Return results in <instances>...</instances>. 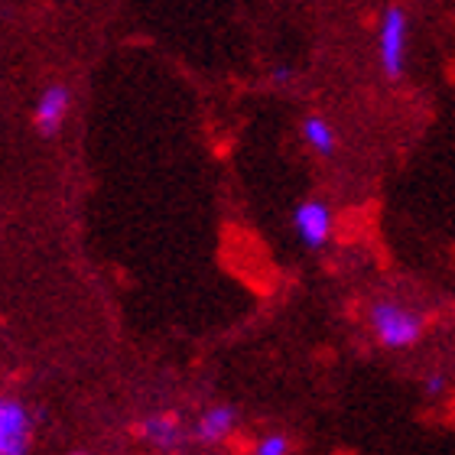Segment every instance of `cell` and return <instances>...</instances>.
<instances>
[{"label":"cell","instance_id":"obj_1","mask_svg":"<svg viewBox=\"0 0 455 455\" xmlns=\"http://www.w3.org/2000/svg\"><path fill=\"white\" fill-rule=\"evenodd\" d=\"M368 325L374 339L390 351L410 348L423 339V315L417 309H410L403 303H394V299H378V303L368 309Z\"/></svg>","mask_w":455,"mask_h":455},{"label":"cell","instance_id":"obj_2","mask_svg":"<svg viewBox=\"0 0 455 455\" xmlns=\"http://www.w3.org/2000/svg\"><path fill=\"white\" fill-rule=\"evenodd\" d=\"M407 43H410V17L403 7H387L378 23V59L387 78L403 76L407 66Z\"/></svg>","mask_w":455,"mask_h":455},{"label":"cell","instance_id":"obj_3","mask_svg":"<svg viewBox=\"0 0 455 455\" xmlns=\"http://www.w3.org/2000/svg\"><path fill=\"white\" fill-rule=\"evenodd\" d=\"M36 433L33 410L13 394H0V455H29Z\"/></svg>","mask_w":455,"mask_h":455},{"label":"cell","instance_id":"obj_4","mask_svg":"<svg viewBox=\"0 0 455 455\" xmlns=\"http://www.w3.org/2000/svg\"><path fill=\"white\" fill-rule=\"evenodd\" d=\"M293 228H296V235H299V241H303L309 251H319V247H325L329 237H332V209H329L323 199L299 202L293 212Z\"/></svg>","mask_w":455,"mask_h":455},{"label":"cell","instance_id":"obj_5","mask_svg":"<svg viewBox=\"0 0 455 455\" xmlns=\"http://www.w3.org/2000/svg\"><path fill=\"white\" fill-rule=\"evenodd\" d=\"M68 108H72V92H68L62 82L46 85L43 88V95H39L36 108H33V124H36V131L43 133V137H56L68 117Z\"/></svg>","mask_w":455,"mask_h":455},{"label":"cell","instance_id":"obj_6","mask_svg":"<svg viewBox=\"0 0 455 455\" xmlns=\"http://www.w3.org/2000/svg\"><path fill=\"white\" fill-rule=\"evenodd\" d=\"M137 436H140L143 446L172 452V449H180L186 429H182V419L176 413H150L137 423Z\"/></svg>","mask_w":455,"mask_h":455},{"label":"cell","instance_id":"obj_7","mask_svg":"<svg viewBox=\"0 0 455 455\" xmlns=\"http://www.w3.org/2000/svg\"><path fill=\"white\" fill-rule=\"evenodd\" d=\"M237 427V410L228 407V403H215L199 417V423L192 427V439L196 443H205V446H215V443H225Z\"/></svg>","mask_w":455,"mask_h":455},{"label":"cell","instance_id":"obj_8","mask_svg":"<svg viewBox=\"0 0 455 455\" xmlns=\"http://www.w3.org/2000/svg\"><path fill=\"white\" fill-rule=\"evenodd\" d=\"M299 133H303V143L315 156H335V150H339V133H335L332 124L325 121V117H319V114H309V117L299 124Z\"/></svg>","mask_w":455,"mask_h":455},{"label":"cell","instance_id":"obj_9","mask_svg":"<svg viewBox=\"0 0 455 455\" xmlns=\"http://www.w3.org/2000/svg\"><path fill=\"white\" fill-rule=\"evenodd\" d=\"M254 455H290V439L283 433H267L257 439Z\"/></svg>","mask_w":455,"mask_h":455},{"label":"cell","instance_id":"obj_10","mask_svg":"<svg viewBox=\"0 0 455 455\" xmlns=\"http://www.w3.org/2000/svg\"><path fill=\"white\" fill-rule=\"evenodd\" d=\"M446 390H449L446 374H439V371H433V374H427V380H423V394H427V397H443Z\"/></svg>","mask_w":455,"mask_h":455},{"label":"cell","instance_id":"obj_11","mask_svg":"<svg viewBox=\"0 0 455 455\" xmlns=\"http://www.w3.org/2000/svg\"><path fill=\"white\" fill-rule=\"evenodd\" d=\"M296 82V68L290 66H276L274 72H270V85L274 88H286V85H293Z\"/></svg>","mask_w":455,"mask_h":455},{"label":"cell","instance_id":"obj_12","mask_svg":"<svg viewBox=\"0 0 455 455\" xmlns=\"http://www.w3.org/2000/svg\"><path fill=\"white\" fill-rule=\"evenodd\" d=\"M68 455H88L85 449H76V452H68Z\"/></svg>","mask_w":455,"mask_h":455}]
</instances>
